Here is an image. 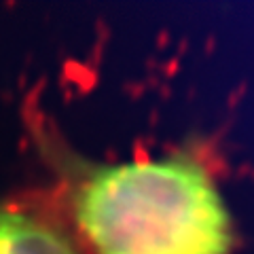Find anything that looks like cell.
<instances>
[{"mask_svg":"<svg viewBox=\"0 0 254 254\" xmlns=\"http://www.w3.org/2000/svg\"><path fill=\"white\" fill-rule=\"evenodd\" d=\"M70 214L95 254H229L231 216L193 155L89 165L70 185Z\"/></svg>","mask_w":254,"mask_h":254,"instance_id":"6da1fadb","label":"cell"},{"mask_svg":"<svg viewBox=\"0 0 254 254\" xmlns=\"http://www.w3.org/2000/svg\"><path fill=\"white\" fill-rule=\"evenodd\" d=\"M0 254H85L74 235L45 212L0 203Z\"/></svg>","mask_w":254,"mask_h":254,"instance_id":"7a4b0ae2","label":"cell"}]
</instances>
